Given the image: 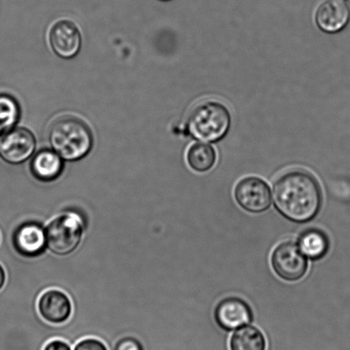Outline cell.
I'll use <instances>...</instances> for the list:
<instances>
[{
    "label": "cell",
    "mask_w": 350,
    "mask_h": 350,
    "mask_svg": "<svg viewBox=\"0 0 350 350\" xmlns=\"http://www.w3.org/2000/svg\"><path fill=\"white\" fill-rule=\"evenodd\" d=\"M232 116L224 104L206 101L196 105L188 116L187 127L192 138L202 142H217L228 135Z\"/></svg>",
    "instance_id": "2"
},
{
    "label": "cell",
    "mask_w": 350,
    "mask_h": 350,
    "mask_svg": "<svg viewBox=\"0 0 350 350\" xmlns=\"http://www.w3.org/2000/svg\"><path fill=\"white\" fill-rule=\"evenodd\" d=\"M19 115V105L15 99L9 95H0V132L12 128Z\"/></svg>",
    "instance_id": "17"
},
{
    "label": "cell",
    "mask_w": 350,
    "mask_h": 350,
    "mask_svg": "<svg viewBox=\"0 0 350 350\" xmlns=\"http://www.w3.org/2000/svg\"><path fill=\"white\" fill-rule=\"evenodd\" d=\"M162 1H169V0H162Z\"/></svg>",
    "instance_id": "22"
},
{
    "label": "cell",
    "mask_w": 350,
    "mask_h": 350,
    "mask_svg": "<svg viewBox=\"0 0 350 350\" xmlns=\"http://www.w3.org/2000/svg\"><path fill=\"white\" fill-rule=\"evenodd\" d=\"M107 346L109 350H146L145 345L133 336H125Z\"/></svg>",
    "instance_id": "18"
},
{
    "label": "cell",
    "mask_w": 350,
    "mask_h": 350,
    "mask_svg": "<svg viewBox=\"0 0 350 350\" xmlns=\"http://www.w3.org/2000/svg\"><path fill=\"white\" fill-rule=\"evenodd\" d=\"M46 246L55 255H70L81 245L84 221L75 212H66L51 221L46 229Z\"/></svg>",
    "instance_id": "4"
},
{
    "label": "cell",
    "mask_w": 350,
    "mask_h": 350,
    "mask_svg": "<svg viewBox=\"0 0 350 350\" xmlns=\"http://www.w3.org/2000/svg\"><path fill=\"white\" fill-rule=\"evenodd\" d=\"M271 263L274 272L288 282H295L304 277L308 270L306 256L299 247L293 242L280 243L273 250Z\"/></svg>",
    "instance_id": "5"
},
{
    "label": "cell",
    "mask_w": 350,
    "mask_h": 350,
    "mask_svg": "<svg viewBox=\"0 0 350 350\" xmlns=\"http://www.w3.org/2000/svg\"><path fill=\"white\" fill-rule=\"evenodd\" d=\"M73 350H109V348L101 339L88 337L79 340L74 345Z\"/></svg>",
    "instance_id": "19"
},
{
    "label": "cell",
    "mask_w": 350,
    "mask_h": 350,
    "mask_svg": "<svg viewBox=\"0 0 350 350\" xmlns=\"http://www.w3.org/2000/svg\"><path fill=\"white\" fill-rule=\"evenodd\" d=\"M228 345L230 350H267V340L259 328L245 325L233 332Z\"/></svg>",
    "instance_id": "14"
},
{
    "label": "cell",
    "mask_w": 350,
    "mask_h": 350,
    "mask_svg": "<svg viewBox=\"0 0 350 350\" xmlns=\"http://www.w3.org/2000/svg\"><path fill=\"white\" fill-rule=\"evenodd\" d=\"M36 139L29 129L16 128L0 137V156L7 163H23L34 152Z\"/></svg>",
    "instance_id": "7"
},
{
    "label": "cell",
    "mask_w": 350,
    "mask_h": 350,
    "mask_svg": "<svg viewBox=\"0 0 350 350\" xmlns=\"http://www.w3.org/2000/svg\"><path fill=\"white\" fill-rule=\"evenodd\" d=\"M13 243L21 255L29 258L39 256L46 247V232L37 223H25L16 229Z\"/></svg>",
    "instance_id": "12"
},
{
    "label": "cell",
    "mask_w": 350,
    "mask_h": 350,
    "mask_svg": "<svg viewBox=\"0 0 350 350\" xmlns=\"http://www.w3.org/2000/svg\"><path fill=\"white\" fill-rule=\"evenodd\" d=\"M273 197L280 214L296 223L312 221L321 207L320 184L313 175L305 171L282 175L273 185Z\"/></svg>",
    "instance_id": "1"
},
{
    "label": "cell",
    "mask_w": 350,
    "mask_h": 350,
    "mask_svg": "<svg viewBox=\"0 0 350 350\" xmlns=\"http://www.w3.org/2000/svg\"><path fill=\"white\" fill-rule=\"evenodd\" d=\"M319 29L327 34L344 30L350 22V5L345 0H325L319 5L314 16Z\"/></svg>",
    "instance_id": "9"
},
{
    "label": "cell",
    "mask_w": 350,
    "mask_h": 350,
    "mask_svg": "<svg viewBox=\"0 0 350 350\" xmlns=\"http://www.w3.org/2000/svg\"><path fill=\"white\" fill-rule=\"evenodd\" d=\"M298 247L308 259L318 260L324 258L330 248L327 234L318 229H307L298 239Z\"/></svg>",
    "instance_id": "15"
},
{
    "label": "cell",
    "mask_w": 350,
    "mask_h": 350,
    "mask_svg": "<svg viewBox=\"0 0 350 350\" xmlns=\"http://www.w3.org/2000/svg\"><path fill=\"white\" fill-rule=\"evenodd\" d=\"M6 281V273L3 267L0 265V290L3 289V287L5 286Z\"/></svg>",
    "instance_id": "21"
},
{
    "label": "cell",
    "mask_w": 350,
    "mask_h": 350,
    "mask_svg": "<svg viewBox=\"0 0 350 350\" xmlns=\"http://www.w3.org/2000/svg\"><path fill=\"white\" fill-rule=\"evenodd\" d=\"M217 159L216 151L208 144L195 143L189 147L187 160L189 166L197 173H206L215 166Z\"/></svg>",
    "instance_id": "16"
},
{
    "label": "cell",
    "mask_w": 350,
    "mask_h": 350,
    "mask_svg": "<svg viewBox=\"0 0 350 350\" xmlns=\"http://www.w3.org/2000/svg\"><path fill=\"white\" fill-rule=\"evenodd\" d=\"M31 171L38 180L53 182L61 176L64 162L56 152L43 150L34 156L31 162Z\"/></svg>",
    "instance_id": "13"
},
{
    "label": "cell",
    "mask_w": 350,
    "mask_h": 350,
    "mask_svg": "<svg viewBox=\"0 0 350 350\" xmlns=\"http://www.w3.org/2000/svg\"><path fill=\"white\" fill-rule=\"evenodd\" d=\"M234 195L240 207L252 214L265 212L272 201L269 185L262 178L256 177H248L239 181Z\"/></svg>",
    "instance_id": "6"
},
{
    "label": "cell",
    "mask_w": 350,
    "mask_h": 350,
    "mask_svg": "<svg viewBox=\"0 0 350 350\" xmlns=\"http://www.w3.org/2000/svg\"><path fill=\"white\" fill-rule=\"evenodd\" d=\"M38 310L48 323L62 325L70 320L73 307L66 294L59 290L51 289L41 295L38 301Z\"/></svg>",
    "instance_id": "10"
},
{
    "label": "cell",
    "mask_w": 350,
    "mask_h": 350,
    "mask_svg": "<svg viewBox=\"0 0 350 350\" xmlns=\"http://www.w3.org/2000/svg\"><path fill=\"white\" fill-rule=\"evenodd\" d=\"M215 320L222 330L232 332L248 325L253 320V314L245 301L238 297H228L216 307Z\"/></svg>",
    "instance_id": "8"
},
{
    "label": "cell",
    "mask_w": 350,
    "mask_h": 350,
    "mask_svg": "<svg viewBox=\"0 0 350 350\" xmlns=\"http://www.w3.org/2000/svg\"><path fill=\"white\" fill-rule=\"evenodd\" d=\"M42 350H73L70 342L62 338H53L44 345Z\"/></svg>",
    "instance_id": "20"
},
{
    "label": "cell",
    "mask_w": 350,
    "mask_h": 350,
    "mask_svg": "<svg viewBox=\"0 0 350 350\" xmlns=\"http://www.w3.org/2000/svg\"><path fill=\"white\" fill-rule=\"evenodd\" d=\"M49 40L55 53L66 60L77 56L81 49V34L70 21L55 23L50 31Z\"/></svg>",
    "instance_id": "11"
},
{
    "label": "cell",
    "mask_w": 350,
    "mask_h": 350,
    "mask_svg": "<svg viewBox=\"0 0 350 350\" xmlns=\"http://www.w3.org/2000/svg\"><path fill=\"white\" fill-rule=\"evenodd\" d=\"M50 142L62 159L75 161L90 152L92 136L90 129L81 120L67 116L58 119L51 126Z\"/></svg>",
    "instance_id": "3"
}]
</instances>
